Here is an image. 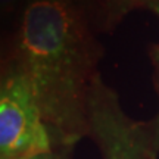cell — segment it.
Listing matches in <instances>:
<instances>
[{"mask_svg": "<svg viewBox=\"0 0 159 159\" xmlns=\"http://www.w3.org/2000/svg\"><path fill=\"white\" fill-rule=\"evenodd\" d=\"M89 133L103 159H155L152 133L128 118L118 97L96 74L89 94Z\"/></svg>", "mask_w": 159, "mask_h": 159, "instance_id": "cell-3", "label": "cell"}, {"mask_svg": "<svg viewBox=\"0 0 159 159\" xmlns=\"http://www.w3.org/2000/svg\"><path fill=\"white\" fill-rule=\"evenodd\" d=\"M53 144L28 78L15 65L0 75V159L52 152Z\"/></svg>", "mask_w": 159, "mask_h": 159, "instance_id": "cell-2", "label": "cell"}, {"mask_svg": "<svg viewBox=\"0 0 159 159\" xmlns=\"http://www.w3.org/2000/svg\"><path fill=\"white\" fill-rule=\"evenodd\" d=\"M16 47V65L31 84L53 143L72 146L89 133V94L96 77L77 0H27Z\"/></svg>", "mask_w": 159, "mask_h": 159, "instance_id": "cell-1", "label": "cell"}, {"mask_svg": "<svg viewBox=\"0 0 159 159\" xmlns=\"http://www.w3.org/2000/svg\"><path fill=\"white\" fill-rule=\"evenodd\" d=\"M27 0H0V18H9L21 13Z\"/></svg>", "mask_w": 159, "mask_h": 159, "instance_id": "cell-4", "label": "cell"}, {"mask_svg": "<svg viewBox=\"0 0 159 159\" xmlns=\"http://www.w3.org/2000/svg\"><path fill=\"white\" fill-rule=\"evenodd\" d=\"M149 6L152 7V11L159 16V2H150ZM158 62H159V53H158ZM152 140H153V150H159V114L155 119L153 124V131H152Z\"/></svg>", "mask_w": 159, "mask_h": 159, "instance_id": "cell-5", "label": "cell"}, {"mask_svg": "<svg viewBox=\"0 0 159 159\" xmlns=\"http://www.w3.org/2000/svg\"><path fill=\"white\" fill-rule=\"evenodd\" d=\"M18 159H57L52 152H44V153H34V155H28V156H22V158Z\"/></svg>", "mask_w": 159, "mask_h": 159, "instance_id": "cell-6", "label": "cell"}]
</instances>
